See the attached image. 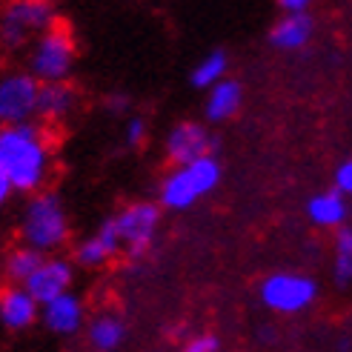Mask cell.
I'll return each mask as SVG.
<instances>
[{"label": "cell", "instance_id": "cell-1", "mask_svg": "<svg viewBox=\"0 0 352 352\" xmlns=\"http://www.w3.org/2000/svg\"><path fill=\"white\" fill-rule=\"evenodd\" d=\"M0 161L14 192H38L49 178V144L32 120L0 126Z\"/></svg>", "mask_w": 352, "mask_h": 352}, {"label": "cell", "instance_id": "cell-2", "mask_svg": "<svg viewBox=\"0 0 352 352\" xmlns=\"http://www.w3.org/2000/svg\"><path fill=\"white\" fill-rule=\"evenodd\" d=\"M218 184L221 164L215 161V155H201L189 164H178L161 184V206L181 212V209H189L204 195H209Z\"/></svg>", "mask_w": 352, "mask_h": 352}, {"label": "cell", "instance_id": "cell-3", "mask_svg": "<svg viewBox=\"0 0 352 352\" xmlns=\"http://www.w3.org/2000/svg\"><path fill=\"white\" fill-rule=\"evenodd\" d=\"M21 238L41 252H55L69 241V215L55 192L32 195L21 218Z\"/></svg>", "mask_w": 352, "mask_h": 352}, {"label": "cell", "instance_id": "cell-4", "mask_svg": "<svg viewBox=\"0 0 352 352\" xmlns=\"http://www.w3.org/2000/svg\"><path fill=\"white\" fill-rule=\"evenodd\" d=\"M78 46L75 38L63 23H52L43 29L32 43L29 52V72L38 78L41 83L46 80H66L72 75Z\"/></svg>", "mask_w": 352, "mask_h": 352}, {"label": "cell", "instance_id": "cell-5", "mask_svg": "<svg viewBox=\"0 0 352 352\" xmlns=\"http://www.w3.org/2000/svg\"><path fill=\"white\" fill-rule=\"evenodd\" d=\"M52 23H55V9L49 0H12L0 12V46L21 49Z\"/></svg>", "mask_w": 352, "mask_h": 352}, {"label": "cell", "instance_id": "cell-6", "mask_svg": "<svg viewBox=\"0 0 352 352\" xmlns=\"http://www.w3.org/2000/svg\"><path fill=\"white\" fill-rule=\"evenodd\" d=\"M258 295L267 309L278 315H295L304 312L318 298V284L315 278L301 272H275L261 284Z\"/></svg>", "mask_w": 352, "mask_h": 352}, {"label": "cell", "instance_id": "cell-7", "mask_svg": "<svg viewBox=\"0 0 352 352\" xmlns=\"http://www.w3.org/2000/svg\"><path fill=\"white\" fill-rule=\"evenodd\" d=\"M115 226L120 243L126 250L129 258H144L157 235V226H161V206L140 201V204H129L123 212L115 215Z\"/></svg>", "mask_w": 352, "mask_h": 352}, {"label": "cell", "instance_id": "cell-8", "mask_svg": "<svg viewBox=\"0 0 352 352\" xmlns=\"http://www.w3.org/2000/svg\"><path fill=\"white\" fill-rule=\"evenodd\" d=\"M41 80L32 72H3L0 75V126L26 123L38 115Z\"/></svg>", "mask_w": 352, "mask_h": 352}, {"label": "cell", "instance_id": "cell-9", "mask_svg": "<svg viewBox=\"0 0 352 352\" xmlns=\"http://www.w3.org/2000/svg\"><path fill=\"white\" fill-rule=\"evenodd\" d=\"M215 140L206 132L204 123L195 120H181L175 123L166 135V157L172 164H189L201 155H212Z\"/></svg>", "mask_w": 352, "mask_h": 352}, {"label": "cell", "instance_id": "cell-10", "mask_svg": "<svg viewBox=\"0 0 352 352\" xmlns=\"http://www.w3.org/2000/svg\"><path fill=\"white\" fill-rule=\"evenodd\" d=\"M72 278H75V270H72L69 261L43 258V263L26 278L23 287L38 298V304H46V301H52V298H58V295L72 289Z\"/></svg>", "mask_w": 352, "mask_h": 352}, {"label": "cell", "instance_id": "cell-11", "mask_svg": "<svg viewBox=\"0 0 352 352\" xmlns=\"http://www.w3.org/2000/svg\"><path fill=\"white\" fill-rule=\"evenodd\" d=\"M41 315V304L23 284L6 287L0 292V324L9 332H23L29 329Z\"/></svg>", "mask_w": 352, "mask_h": 352}, {"label": "cell", "instance_id": "cell-12", "mask_svg": "<svg viewBox=\"0 0 352 352\" xmlns=\"http://www.w3.org/2000/svg\"><path fill=\"white\" fill-rule=\"evenodd\" d=\"M41 315H43V327L52 336H60V338H69V336H75V332H80L83 321H86L80 298L72 292H63L58 298H52V301L41 304Z\"/></svg>", "mask_w": 352, "mask_h": 352}, {"label": "cell", "instance_id": "cell-13", "mask_svg": "<svg viewBox=\"0 0 352 352\" xmlns=\"http://www.w3.org/2000/svg\"><path fill=\"white\" fill-rule=\"evenodd\" d=\"M123 250V243H120V235H118V226H115V218L109 221H103L98 226V232L89 235L86 241L78 243V250H75V261L80 263V267H103V263H109L118 252Z\"/></svg>", "mask_w": 352, "mask_h": 352}, {"label": "cell", "instance_id": "cell-14", "mask_svg": "<svg viewBox=\"0 0 352 352\" xmlns=\"http://www.w3.org/2000/svg\"><path fill=\"white\" fill-rule=\"evenodd\" d=\"M346 215H349V204L341 189L318 192V195L307 201V218L315 226H321V230H341Z\"/></svg>", "mask_w": 352, "mask_h": 352}, {"label": "cell", "instance_id": "cell-15", "mask_svg": "<svg viewBox=\"0 0 352 352\" xmlns=\"http://www.w3.org/2000/svg\"><path fill=\"white\" fill-rule=\"evenodd\" d=\"M78 107V92L69 80H46L41 83L38 95V118L43 120H63Z\"/></svg>", "mask_w": 352, "mask_h": 352}, {"label": "cell", "instance_id": "cell-16", "mask_svg": "<svg viewBox=\"0 0 352 352\" xmlns=\"http://www.w3.org/2000/svg\"><path fill=\"white\" fill-rule=\"evenodd\" d=\"M312 38V17L307 12H287L270 32V43L275 49H301Z\"/></svg>", "mask_w": 352, "mask_h": 352}, {"label": "cell", "instance_id": "cell-17", "mask_svg": "<svg viewBox=\"0 0 352 352\" xmlns=\"http://www.w3.org/2000/svg\"><path fill=\"white\" fill-rule=\"evenodd\" d=\"M241 100H243V89L238 80H226L221 78L218 83L209 86V98H206V118L212 123L221 120H230L238 109H241Z\"/></svg>", "mask_w": 352, "mask_h": 352}, {"label": "cell", "instance_id": "cell-18", "mask_svg": "<svg viewBox=\"0 0 352 352\" xmlns=\"http://www.w3.org/2000/svg\"><path fill=\"white\" fill-rule=\"evenodd\" d=\"M86 341H89V346L98 352H115L123 341H126V324L112 312L95 315L89 321V327H86Z\"/></svg>", "mask_w": 352, "mask_h": 352}, {"label": "cell", "instance_id": "cell-19", "mask_svg": "<svg viewBox=\"0 0 352 352\" xmlns=\"http://www.w3.org/2000/svg\"><path fill=\"white\" fill-rule=\"evenodd\" d=\"M43 258H46V252L34 250V246H29V243L17 246V250H12L9 258H6V275L14 280V284H26V278L41 267Z\"/></svg>", "mask_w": 352, "mask_h": 352}, {"label": "cell", "instance_id": "cell-20", "mask_svg": "<svg viewBox=\"0 0 352 352\" xmlns=\"http://www.w3.org/2000/svg\"><path fill=\"white\" fill-rule=\"evenodd\" d=\"M226 69H230V58H226V52L215 49V52H209L195 69H192L189 83L195 86V89H209V86L218 83L226 75Z\"/></svg>", "mask_w": 352, "mask_h": 352}, {"label": "cell", "instance_id": "cell-21", "mask_svg": "<svg viewBox=\"0 0 352 352\" xmlns=\"http://www.w3.org/2000/svg\"><path fill=\"white\" fill-rule=\"evenodd\" d=\"M338 284H349L352 280V230H341L336 235V261H332Z\"/></svg>", "mask_w": 352, "mask_h": 352}, {"label": "cell", "instance_id": "cell-22", "mask_svg": "<svg viewBox=\"0 0 352 352\" xmlns=\"http://www.w3.org/2000/svg\"><path fill=\"white\" fill-rule=\"evenodd\" d=\"M146 135H149V126H146V120L144 118H129L126 120V129H123V138H126V144L129 146H140L146 140Z\"/></svg>", "mask_w": 352, "mask_h": 352}, {"label": "cell", "instance_id": "cell-23", "mask_svg": "<svg viewBox=\"0 0 352 352\" xmlns=\"http://www.w3.org/2000/svg\"><path fill=\"white\" fill-rule=\"evenodd\" d=\"M184 349L186 352H218L221 341H218V336H209V332H204V336H192Z\"/></svg>", "mask_w": 352, "mask_h": 352}, {"label": "cell", "instance_id": "cell-24", "mask_svg": "<svg viewBox=\"0 0 352 352\" xmlns=\"http://www.w3.org/2000/svg\"><path fill=\"white\" fill-rule=\"evenodd\" d=\"M336 189H341L344 195H352V157L336 169Z\"/></svg>", "mask_w": 352, "mask_h": 352}, {"label": "cell", "instance_id": "cell-25", "mask_svg": "<svg viewBox=\"0 0 352 352\" xmlns=\"http://www.w3.org/2000/svg\"><path fill=\"white\" fill-rule=\"evenodd\" d=\"M12 192H14V186H12L9 175H6V169H3V161H0V206H3V204L12 198Z\"/></svg>", "mask_w": 352, "mask_h": 352}, {"label": "cell", "instance_id": "cell-26", "mask_svg": "<svg viewBox=\"0 0 352 352\" xmlns=\"http://www.w3.org/2000/svg\"><path fill=\"white\" fill-rule=\"evenodd\" d=\"M278 3L284 12H307V6L312 3V0H278Z\"/></svg>", "mask_w": 352, "mask_h": 352}, {"label": "cell", "instance_id": "cell-27", "mask_svg": "<svg viewBox=\"0 0 352 352\" xmlns=\"http://www.w3.org/2000/svg\"><path fill=\"white\" fill-rule=\"evenodd\" d=\"M107 107H109L112 112H118V115H120V112H126V109H129V98H123V95H112V98L107 100Z\"/></svg>", "mask_w": 352, "mask_h": 352}]
</instances>
